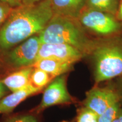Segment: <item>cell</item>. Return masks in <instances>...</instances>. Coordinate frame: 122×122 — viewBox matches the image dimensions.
<instances>
[{"label": "cell", "instance_id": "6da1fadb", "mask_svg": "<svg viewBox=\"0 0 122 122\" xmlns=\"http://www.w3.org/2000/svg\"><path fill=\"white\" fill-rule=\"evenodd\" d=\"M53 15L50 0L14 8L0 27V54L40 33Z\"/></svg>", "mask_w": 122, "mask_h": 122}, {"label": "cell", "instance_id": "7a4b0ae2", "mask_svg": "<svg viewBox=\"0 0 122 122\" xmlns=\"http://www.w3.org/2000/svg\"><path fill=\"white\" fill-rule=\"evenodd\" d=\"M38 35L41 43L67 44L78 49L85 57L91 54L96 40L77 18L56 14Z\"/></svg>", "mask_w": 122, "mask_h": 122}, {"label": "cell", "instance_id": "3957f363", "mask_svg": "<svg viewBox=\"0 0 122 122\" xmlns=\"http://www.w3.org/2000/svg\"><path fill=\"white\" fill-rule=\"evenodd\" d=\"M89 56L92 60L96 84L122 76V33L96 38Z\"/></svg>", "mask_w": 122, "mask_h": 122}, {"label": "cell", "instance_id": "277c9868", "mask_svg": "<svg viewBox=\"0 0 122 122\" xmlns=\"http://www.w3.org/2000/svg\"><path fill=\"white\" fill-rule=\"evenodd\" d=\"M77 18L88 32L99 38L122 33V22L111 14L84 7Z\"/></svg>", "mask_w": 122, "mask_h": 122}, {"label": "cell", "instance_id": "5b68a950", "mask_svg": "<svg viewBox=\"0 0 122 122\" xmlns=\"http://www.w3.org/2000/svg\"><path fill=\"white\" fill-rule=\"evenodd\" d=\"M41 44L39 35H33L2 54V63L13 70L31 66L36 62Z\"/></svg>", "mask_w": 122, "mask_h": 122}, {"label": "cell", "instance_id": "8992f818", "mask_svg": "<svg viewBox=\"0 0 122 122\" xmlns=\"http://www.w3.org/2000/svg\"><path fill=\"white\" fill-rule=\"evenodd\" d=\"M67 88V75L63 74L57 76L46 86L40 103L30 111L38 115L50 107L56 105H70L76 102Z\"/></svg>", "mask_w": 122, "mask_h": 122}, {"label": "cell", "instance_id": "52a82bcc", "mask_svg": "<svg viewBox=\"0 0 122 122\" xmlns=\"http://www.w3.org/2000/svg\"><path fill=\"white\" fill-rule=\"evenodd\" d=\"M118 101V93L112 85L95 86L86 93L83 105L100 115Z\"/></svg>", "mask_w": 122, "mask_h": 122}, {"label": "cell", "instance_id": "ba28073f", "mask_svg": "<svg viewBox=\"0 0 122 122\" xmlns=\"http://www.w3.org/2000/svg\"><path fill=\"white\" fill-rule=\"evenodd\" d=\"M85 56L78 49L65 44L41 43L36 61L43 58H51L75 65Z\"/></svg>", "mask_w": 122, "mask_h": 122}, {"label": "cell", "instance_id": "9c48e42d", "mask_svg": "<svg viewBox=\"0 0 122 122\" xmlns=\"http://www.w3.org/2000/svg\"><path fill=\"white\" fill-rule=\"evenodd\" d=\"M42 90L30 84L23 89L13 92L9 95L5 96L0 101V114L10 113L25 99L39 93Z\"/></svg>", "mask_w": 122, "mask_h": 122}, {"label": "cell", "instance_id": "30bf717a", "mask_svg": "<svg viewBox=\"0 0 122 122\" xmlns=\"http://www.w3.org/2000/svg\"><path fill=\"white\" fill-rule=\"evenodd\" d=\"M33 69V67L31 66L14 70L0 79V81L12 92L23 89L30 84V77Z\"/></svg>", "mask_w": 122, "mask_h": 122}, {"label": "cell", "instance_id": "8fae6325", "mask_svg": "<svg viewBox=\"0 0 122 122\" xmlns=\"http://www.w3.org/2000/svg\"><path fill=\"white\" fill-rule=\"evenodd\" d=\"M54 14L77 18L86 0H50Z\"/></svg>", "mask_w": 122, "mask_h": 122}, {"label": "cell", "instance_id": "7c38bea8", "mask_svg": "<svg viewBox=\"0 0 122 122\" xmlns=\"http://www.w3.org/2000/svg\"><path fill=\"white\" fill-rule=\"evenodd\" d=\"M74 65V64L55 59L43 58L36 61L32 66L43 70L56 77L67 74L72 70Z\"/></svg>", "mask_w": 122, "mask_h": 122}, {"label": "cell", "instance_id": "4fadbf2b", "mask_svg": "<svg viewBox=\"0 0 122 122\" xmlns=\"http://www.w3.org/2000/svg\"><path fill=\"white\" fill-rule=\"evenodd\" d=\"M120 0H86L85 7L116 16Z\"/></svg>", "mask_w": 122, "mask_h": 122}, {"label": "cell", "instance_id": "5bb4252c", "mask_svg": "<svg viewBox=\"0 0 122 122\" xmlns=\"http://www.w3.org/2000/svg\"><path fill=\"white\" fill-rule=\"evenodd\" d=\"M52 75L43 70L33 67L30 77V84L35 87L43 89L54 79Z\"/></svg>", "mask_w": 122, "mask_h": 122}, {"label": "cell", "instance_id": "9a60e30c", "mask_svg": "<svg viewBox=\"0 0 122 122\" xmlns=\"http://www.w3.org/2000/svg\"><path fill=\"white\" fill-rule=\"evenodd\" d=\"M98 114L83 105L77 109V115L73 122H98Z\"/></svg>", "mask_w": 122, "mask_h": 122}, {"label": "cell", "instance_id": "2e32d148", "mask_svg": "<svg viewBox=\"0 0 122 122\" xmlns=\"http://www.w3.org/2000/svg\"><path fill=\"white\" fill-rule=\"evenodd\" d=\"M122 105L120 101H118L110 106L103 113L98 115V122H113L118 115L119 111L122 106Z\"/></svg>", "mask_w": 122, "mask_h": 122}, {"label": "cell", "instance_id": "e0dca14e", "mask_svg": "<svg viewBox=\"0 0 122 122\" xmlns=\"http://www.w3.org/2000/svg\"><path fill=\"white\" fill-rule=\"evenodd\" d=\"M37 115L32 113L12 115L7 118L3 122H39Z\"/></svg>", "mask_w": 122, "mask_h": 122}, {"label": "cell", "instance_id": "ac0fdd59", "mask_svg": "<svg viewBox=\"0 0 122 122\" xmlns=\"http://www.w3.org/2000/svg\"><path fill=\"white\" fill-rule=\"evenodd\" d=\"M13 9L7 4L0 2V27L6 20Z\"/></svg>", "mask_w": 122, "mask_h": 122}, {"label": "cell", "instance_id": "d6986e66", "mask_svg": "<svg viewBox=\"0 0 122 122\" xmlns=\"http://www.w3.org/2000/svg\"><path fill=\"white\" fill-rule=\"evenodd\" d=\"M119 79L117 81V83L115 84V85H112V86L117 91L120 103L122 105V76L119 77Z\"/></svg>", "mask_w": 122, "mask_h": 122}, {"label": "cell", "instance_id": "ffe728a7", "mask_svg": "<svg viewBox=\"0 0 122 122\" xmlns=\"http://www.w3.org/2000/svg\"><path fill=\"white\" fill-rule=\"evenodd\" d=\"M0 2L7 4L13 8L22 5V0H0Z\"/></svg>", "mask_w": 122, "mask_h": 122}, {"label": "cell", "instance_id": "44dd1931", "mask_svg": "<svg viewBox=\"0 0 122 122\" xmlns=\"http://www.w3.org/2000/svg\"><path fill=\"white\" fill-rule=\"evenodd\" d=\"M7 88L0 81V101L5 96V94L7 93Z\"/></svg>", "mask_w": 122, "mask_h": 122}, {"label": "cell", "instance_id": "7402d4cb", "mask_svg": "<svg viewBox=\"0 0 122 122\" xmlns=\"http://www.w3.org/2000/svg\"><path fill=\"white\" fill-rule=\"evenodd\" d=\"M116 16H117V18H118L119 20L122 22V0H120V1L118 9V11H117Z\"/></svg>", "mask_w": 122, "mask_h": 122}, {"label": "cell", "instance_id": "603a6c76", "mask_svg": "<svg viewBox=\"0 0 122 122\" xmlns=\"http://www.w3.org/2000/svg\"><path fill=\"white\" fill-rule=\"evenodd\" d=\"M112 122H122V106L119 111L118 115Z\"/></svg>", "mask_w": 122, "mask_h": 122}, {"label": "cell", "instance_id": "cb8c5ba5", "mask_svg": "<svg viewBox=\"0 0 122 122\" xmlns=\"http://www.w3.org/2000/svg\"><path fill=\"white\" fill-rule=\"evenodd\" d=\"M42 0H22V2L23 5H30L40 2Z\"/></svg>", "mask_w": 122, "mask_h": 122}, {"label": "cell", "instance_id": "d4e9b609", "mask_svg": "<svg viewBox=\"0 0 122 122\" xmlns=\"http://www.w3.org/2000/svg\"><path fill=\"white\" fill-rule=\"evenodd\" d=\"M60 122H70V121H66V120H63V121Z\"/></svg>", "mask_w": 122, "mask_h": 122}]
</instances>
